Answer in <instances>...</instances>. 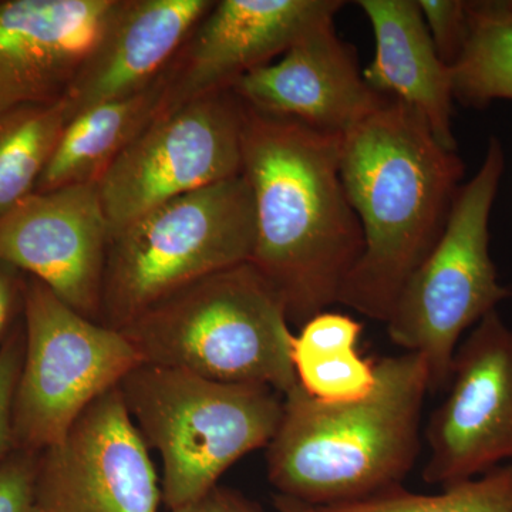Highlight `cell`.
<instances>
[{
	"mask_svg": "<svg viewBox=\"0 0 512 512\" xmlns=\"http://www.w3.org/2000/svg\"><path fill=\"white\" fill-rule=\"evenodd\" d=\"M430 392L426 359L407 352L376 362L375 386L352 402H320L296 384L266 447L269 481L278 494L315 508L403 485L419 458Z\"/></svg>",
	"mask_w": 512,
	"mask_h": 512,
	"instance_id": "cell-3",
	"label": "cell"
},
{
	"mask_svg": "<svg viewBox=\"0 0 512 512\" xmlns=\"http://www.w3.org/2000/svg\"><path fill=\"white\" fill-rule=\"evenodd\" d=\"M244 106L242 175L255 210L249 264L302 326L338 303L365 249L340 177L342 136Z\"/></svg>",
	"mask_w": 512,
	"mask_h": 512,
	"instance_id": "cell-1",
	"label": "cell"
},
{
	"mask_svg": "<svg viewBox=\"0 0 512 512\" xmlns=\"http://www.w3.org/2000/svg\"><path fill=\"white\" fill-rule=\"evenodd\" d=\"M255 210L244 175L188 192L110 237L100 323L123 329L178 289L251 259Z\"/></svg>",
	"mask_w": 512,
	"mask_h": 512,
	"instance_id": "cell-6",
	"label": "cell"
},
{
	"mask_svg": "<svg viewBox=\"0 0 512 512\" xmlns=\"http://www.w3.org/2000/svg\"><path fill=\"white\" fill-rule=\"evenodd\" d=\"M214 5V0H116L64 97L69 119L156 82Z\"/></svg>",
	"mask_w": 512,
	"mask_h": 512,
	"instance_id": "cell-16",
	"label": "cell"
},
{
	"mask_svg": "<svg viewBox=\"0 0 512 512\" xmlns=\"http://www.w3.org/2000/svg\"><path fill=\"white\" fill-rule=\"evenodd\" d=\"M375 35V59L363 72L379 96L419 113L441 146L457 151L451 127L453 77L414 0H360Z\"/></svg>",
	"mask_w": 512,
	"mask_h": 512,
	"instance_id": "cell-17",
	"label": "cell"
},
{
	"mask_svg": "<svg viewBox=\"0 0 512 512\" xmlns=\"http://www.w3.org/2000/svg\"><path fill=\"white\" fill-rule=\"evenodd\" d=\"M421 15L440 59L451 66L466 40L468 2L461 0H417Z\"/></svg>",
	"mask_w": 512,
	"mask_h": 512,
	"instance_id": "cell-23",
	"label": "cell"
},
{
	"mask_svg": "<svg viewBox=\"0 0 512 512\" xmlns=\"http://www.w3.org/2000/svg\"><path fill=\"white\" fill-rule=\"evenodd\" d=\"M23 328L25 355L13 402V446L42 453L143 360L121 330L80 315L28 275Z\"/></svg>",
	"mask_w": 512,
	"mask_h": 512,
	"instance_id": "cell-8",
	"label": "cell"
},
{
	"mask_svg": "<svg viewBox=\"0 0 512 512\" xmlns=\"http://www.w3.org/2000/svg\"><path fill=\"white\" fill-rule=\"evenodd\" d=\"M26 275L0 261V349L23 318Z\"/></svg>",
	"mask_w": 512,
	"mask_h": 512,
	"instance_id": "cell-26",
	"label": "cell"
},
{
	"mask_svg": "<svg viewBox=\"0 0 512 512\" xmlns=\"http://www.w3.org/2000/svg\"><path fill=\"white\" fill-rule=\"evenodd\" d=\"M148 447L163 460L168 510L200 500L228 468L266 448L282 419L284 396L264 384L222 383L170 367L137 366L119 384Z\"/></svg>",
	"mask_w": 512,
	"mask_h": 512,
	"instance_id": "cell-5",
	"label": "cell"
},
{
	"mask_svg": "<svg viewBox=\"0 0 512 512\" xmlns=\"http://www.w3.org/2000/svg\"><path fill=\"white\" fill-rule=\"evenodd\" d=\"M244 110L232 87L168 106L99 181L111 234L164 202L241 175Z\"/></svg>",
	"mask_w": 512,
	"mask_h": 512,
	"instance_id": "cell-9",
	"label": "cell"
},
{
	"mask_svg": "<svg viewBox=\"0 0 512 512\" xmlns=\"http://www.w3.org/2000/svg\"><path fill=\"white\" fill-rule=\"evenodd\" d=\"M274 507L276 512H318L315 507L285 495L276 494L274 498Z\"/></svg>",
	"mask_w": 512,
	"mask_h": 512,
	"instance_id": "cell-28",
	"label": "cell"
},
{
	"mask_svg": "<svg viewBox=\"0 0 512 512\" xmlns=\"http://www.w3.org/2000/svg\"><path fill=\"white\" fill-rule=\"evenodd\" d=\"M340 0H220L198 23L168 67L170 106L229 89L284 55L318 20L335 16Z\"/></svg>",
	"mask_w": 512,
	"mask_h": 512,
	"instance_id": "cell-14",
	"label": "cell"
},
{
	"mask_svg": "<svg viewBox=\"0 0 512 512\" xmlns=\"http://www.w3.org/2000/svg\"><path fill=\"white\" fill-rule=\"evenodd\" d=\"M450 69L464 106L512 100V2H468L466 40Z\"/></svg>",
	"mask_w": 512,
	"mask_h": 512,
	"instance_id": "cell-19",
	"label": "cell"
},
{
	"mask_svg": "<svg viewBox=\"0 0 512 512\" xmlns=\"http://www.w3.org/2000/svg\"><path fill=\"white\" fill-rule=\"evenodd\" d=\"M335 16L318 20L275 63L232 84L249 107L343 136L386 97L360 72L355 49L336 35Z\"/></svg>",
	"mask_w": 512,
	"mask_h": 512,
	"instance_id": "cell-13",
	"label": "cell"
},
{
	"mask_svg": "<svg viewBox=\"0 0 512 512\" xmlns=\"http://www.w3.org/2000/svg\"><path fill=\"white\" fill-rule=\"evenodd\" d=\"M161 501L146 440L119 386L39 454L37 512H158Z\"/></svg>",
	"mask_w": 512,
	"mask_h": 512,
	"instance_id": "cell-11",
	"label": "cell"
},
{
	"mask_svg": "<svg viewBox=\"0 0 512 512\" xmlns=\"http://www.w3.org/2000/svg\"><path fill=\"white\" fill-rule=\"evenodd\" d=\"M318 512H512V463L481 476L419 494L403 485L356 503L316 508Z\"/></svg>",
	"mask_w": 512,
	"mask_h": 512,
	"instance_id": "cell-21",
	"label": "cell"
},
{
	"mask_svg": "<svg viewBox=\"0 0 512 512\" xmlns=\"http://www.w3.org/2000/svg\"><path fill=\"white\" fill-rule=\"evenodd\" d=\"M39 454L13 450L0 463V512H37Z\"/></svg>",
	"mask_w": 512,
	"mask_h": 512,
	"instance_id": "cell-25",
	"label": "cell"
},
{
	"mask_svg": "<svg viewBox=\"0 0 512 512\" xmlns=\"http://www.w3.org/2000/svg\"><path fill=\"white\" fill-rule=\"evenodd\" d=\"M116 0H0V113L63 100Z\"/></svg>",
	"mask_w": 512,
	"mask_h": 512,
	"instance_id": "cell-15",
	"label": "cell"
},
{
	"mask_svg": "<svg viewBox=\"0 0 512 512\" xmlns=\"http://www.w3.org/2000/svg\"><path fill=\"white\" fill-rule=\"evenodd\" d=\"M171 512H262L247 500L244 495L231 490V488H212L210 493L205 494L200 500L184 505Z\"/></svg>",
	"mask_w": 512,
	"mask_h": 512,
	"instance_id": "cell-27",
	"label": "cell"
},
{
	"mask_svg": "<svg viewBox=\"0 0 512 512\" xmlns=\"http://www.w3.org/2000/svg\"><path fill=\"white\" fill-rule=\"evenodd\" d=\"M69 120L64 99L0 113V217L35 192Z\"/></svg>",
	"mask_w": 512,
	"mask_h": 512,
	"instance_id": "cell-20",
	"label": "cell"
},
{
	"mask_svg": "<svg viewBox=\"0 0 512 512\" xmlns=\"http://www.w3.org/2000/svg\"><path fill=\"white\" fill-rule=\"evenodd\" d=\"M505 170L503 144L491 137L483 164L461 185L444 231L413 272L387 319L394 345L429 366L431 392L447 389L464 333L512 298L490 252V217Z\"/></svg>",
	"mask_w": 512,
	"mask_h": 512,
	"instance_id": "cell-7",
	"label": "cell"
},
{
	"mask_svg": "<svg viewBox=\"0 0 512 512\" xmlns=\"http://www.w3.org/2000/svg\"><path fill=\"white\" fill-rule=\"evenodd\" d=\"M25 355L23 318L0 349V463L15 450L13 446V402Z\"/></svg>",
	"mask_w": 512,
	"mask_h": 512,
	"instance_id": "cell-24",
	"label": "cell"
},
{
	"mask_svg": "<svg viewBox=\"0 0 512 512\" xmlns=\"http://www.w3.org/2000/svg\"><path fill=\"white\" fill-rule=\"evenodd\" d=\"M464 164L426 120L389 99L340 140V177L365 238L338 303L386 323L456 200Z\"/></svg>",
	"mask_w": 512,
	"mask_h": 512,
	"instance_id": "cell-2",
	"label": "cell"
},
{
	"mask_svg": "<svg viewBox=\"0 0 512 512\" xmlns=\"http://www.w3.org/2000/svg\"><path fill=\"white\" fill-rule=\"evenodd\" d=\"M110 237L99 184L33 192L0 217V261L100 323Z\"/></svg>",
	"mask_w": 512,
	"mask_h": 512,
	"instance_id": "cell-12",
	"label": "cell"
},
{
	"mask_svg": "<svg viewBox=\"0 0 512 512\" xmlns=\"http://www.w3.org/2000/svg\"><path fill=\"white\" fill-rule=\"evenodd\" d=\"M446 390L424 433L423 480L447 487L512 463V328L498 311L461 340Z\"/></svg>",
	"mask_w": 512,
	"mask_h": 512,
	"instance_id": "cell-10",
	"label": "cell"
},
{
	"mask_svg": "<svg viewBox=\"0 0 512 512\" xmlns=\"http://www.w3.org/2000/svg\"><path fill=\"white\" fill-rule=\"evenodd\" d=\"M289 323L278 293L245 262L165 296L120 330L147 365L285 396L298 384Z\"/></svg>",
	"mask_w": 512,
	"mask_h": 512,
	"instance_id": "cell-4",
	"label": "cell"
},
{
	"mask_svg": "<svg viewBox=\"0 0 512 512\" xmlns=\"http://www.w3.org/2000/svg\"><path fill=\"white\" fill-rule=\"evenodd\" d=\"M292 360L299 386L320 402H352L375 386L376 362L356 349H305L292 343Z\"/></svg>",
	"mask_w": 512,
	"mask_h": 512,
	"instance_id": "cell-22",
	"label": "cell"
},
{
	"mask_svg": "<svg viewBox=\"0 0 512 512\" xmlns=\"http://www.w3.org/2000/svg\"><path fill=\"white\" fill-rule=\"evenodd\" d=\"M168 72L147 89L83 111L64 127L35 192L99 184L107 170L170 106Z\"/></svg>",
	"mask_w": 512,
	"mask_h": 512,
	"instance_id": "cell-18",
	"label": "cell"
}]
</instances>
